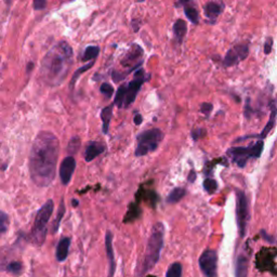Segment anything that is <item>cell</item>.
<instances>
[{
    "label": "cell",
    "instance_id": "6da1fadb",
    "mask_svg": "<svg viewBox=\"0 0 277 277\" xmlns=\"http://www.w3.org/2000/svg\"><path fill=\"white\" fill-rule=\"evenodd\" d=\"M60 152L59 138L50 131L39 132L29 153V175L39 187H47L56 179Z\"/></svg>",
    "mask_w": 277,
    "mask_h": 277
},
{
    "label": "cell",
    "instance_id": "7a4b0ae2",
    "mask_svg": "<svg viewBox=\"0 0 277 277\" xmlns=\"http://www.w3.org/2000/svg\"><path fill=\"white\" fill-rule=\"evenodd\" d=\"M73 48L66 41H60L43 57L40 75L49 86L57 87L65 80L73 64Z\"/></svg>",
    "mask_w": 277,
    "mask_h": 277
},
{
    "label": "cell",
    "instance_id": "3957f363",
    "mask_svg": "<svg viewBox=\"0 0 277 277\" xmlns=\"http://www.w3.org/2000/svg\"><path fill=\"white\" fill-rule=\"evenodd\" d=\"M164 224H162L161 222H157V223L153 226L150 238L147 240L144 258L141 261V263L138 265V269L136 271L137 277L144 276L158 263L161 250L164 248Z\"/></svg>",
    "mask_w": 277,
    "mask_h": 277
},
{
    "label": "cell",
    "instance_id": "277c9868",
    "mask_svg": "<svg viewBox=\"0 0 277 277\" xmlns=\"http://www.w3.org/2000/svg\"><path fill=\"white\" fill-rule=\"evenodd\" d=\"M148 77L143 68L137 69L132 80L125 85H121L116 92L114 104L118 108H127L136 101L138 91L141 90L143 83L148 80Z\"/></svg>",
    "mask_w": 277,
    "mask_h": 277
},
{
    "label": "cell",
    "instance_id": "5b68a950",
    "mask_svg": "<svg viewBox=\"0 0 277 277\" xmlns=\"http://www.w3.org/2000/svg\"><path fill=\"white\" fill-rule=\"evenodd\" d=\"M54 210V201L52 199H48L41 206L40 209L37 211V215L35 217V221L31 231V240L33 244L37 246H41L47 237L48 223L50 221Z\"/></svg>",
    "mask_w": 277,
    "mask_h": 277
},
{
    "label": "cell",
    "instance_id": "8992f818",
    "mask_svg": "<svg viewBox=\"0 0 277 277\" xmlns=\"http://www.w3.org/2000/svg\"><path fill=\"white\" fill-rule=\"evenodd\" d=\"M164 137V132L160 129H157V128H153V129L141 132L137 138L138 144L135 155L137 157H141L155 152Z\"/></svg>",
    "mask_w": 277,
    "mask_h": 277
},
{
    "label": "cell",
    "instance_id": "52a82bcc",
    "mask_svg": "<svg viewBox=\"0 0 277 277\" xmlns=\"http://www.w3.org/2000/svg\"><path fill=\"white\" fill-rule=\"evenodd\" d=\"M262 150H263V142L259 141L255 143V144L246 147H232L227 151V155L232 158V160L239 168H244L250 158H259Z\"/></svg>",
    "mask_w": 277,
    "mask_h": 277
},
{
    "label": "cell",
    "instance_id": "ba28073f",
    "mask_svg": "<svg viewBox=\"0 0 277 277\" xmlns=\"http://www.w3.org/2000/svg\"><path fill=\"white\" fill-rule=\"evenodd\" d=\"M236 221L238 225L239 236L244 238L249 221V206L246 194L240 190H236Z\"/></svg>",
    "mask_w": 277,
    "mask_h": 277
},
{
    "label": "cell",
    "instance_id": "9c48e42d",
    "mask_svg": "<svg viewBox=\"0 0 277 277\" xmlns=\"http://www.w3.org/2000/svg\"><path fill=\"white\" fill-rule=\"evenodd\" d=\"M198 265L206 277H218V252L215 249H206L199 257Z\"/></svg>",
    "mask_w": 277,
    "mask_h": 277
},
{
    "label": "cell",
    "instance_id": "30bf717a",
    "mask_svg": "<svg viewBox=\"0 0 277 277\" xmlns=\"http://www.w3.org/2000/svg\"><path fill=\"white\" fill-rule=\"evenodd\" d=\"M248 53H249L248 44L245 43L236 44V46L231 48L230 50L226 52L225 58L223 60L224 66L231 67L236 65V64H238L240 61L245 60V59L248 57Z\"/></svg>",
    "mask_w": 277,
    "mask_h": 277
},
{
    "label": "cell",
    "instance_id": "8fae6325",
    "mask_svg": "<svg viewBox=\"0 0 277 277\" xmlns=\"http://www.w3.org/2000/svg\"><path fill=\"white\" fill-rule=\"evenodd\" d=\"M143 56V49L138 46L137 43H133L131 44V47L128 52L125 54V57H123L120 63L122 66L125 67H130L131 71L136 68H138V66H141L142 63H138V61H141Z\"/></svg>",
    "mask_w": 277,
    "mask_h": 277
},
{
    "label": "cell",
    "instance_id": "7c38bea8",
    "mask_svg": "<svg viewBox=\"0 0 277 277\" xmlns=\"http://www.w3.org/2000/svg\"><path fill=\"white\" fill-rule=\"evenodd\" d=\"M75 169H76L75 158L73 156H66L64 158L63 161L61 162L60 170H59V173H60V179L63 185L69 184V182L72 181L74 172H75Z\"/></svg>",
    "mask_w": 277,
    "mask_h": 277
},
{
    "label": "cell",
    "instance_id": "4fadbf2b",
    "mask_svg": "<svg viewBox=\"0 0 277 277\" xmlns=\"http://www.w3.org/2000/svg\"><path fill=\"white\" fill-rule=\"evenodd\" d=\"M105 251L108 260L107 277H114L116 272V263H115V255H114V248H113V234L111 231H107L105 234Z\"/></svg>",
    "mask_w": 277,
    "mask_h": 277
},
{
    "label": "cell",
    "instance_id": "5bb4252c",
    "mask_svg": "<svg viewBox=\"0 0 277 277\" xmlns=\"http://www.w3.org/2000/svg\"><path fill=\"white\" fill-rule=\"evenodd\" d=\"M224 9L223 2H217V1H209L204 6V13L208 21L210 23H215L217 21L218 17L220 16Z\"/></svg>",
    "mask_w": 277,
    "mask_h": 277
},
{
    "label": "cell",
    "instance_id": "9a60e30c",
    "mask_svg": "<svg viewBox=\"0 0 277 277\" xmlns=\"http://www.w3.org/2000/svg\"><path fill=\"white\" fill-rule=\"evenodd\" d=\"M248 266H249V257L245 252L236 257L235 260V277H248Z\"/></svg>",
    "mask_w": 277,
    "mask_h": 277
},
{
    "label": "cell",
    "instance_id": "2e32d148",
    "mask_svg": "<svg viewBox=\"0 0 277 277\" xmlns=\"http://www.w3.org/2000/svg\"><path fill=\"white\" fill-rule=\"evenodd\" d=\"M106 150V146L104 143L101 142H89V144L86 147L85 151V160L90 162L93 159H96L98 156L103 154Z\"/></svg>",
    "mask_w": 277,
    "mask_h": 277
},
{
    "label": "cell",
    "instance_id": "e0dca14e",
    "mask_svg": "<svg viewBox=\"0 0 277 277\" xmlns=\"http://www.w3.org/2000/svg\"><path fill=\"white\" fill-rule=\"evenodd\" d=\"M72 238L71 237H63L58 242L57 251H56V258L59 262H64L68 257L69 247H71Z\"/></svg>",
    "mask_w": 277,
    "mask_h": 277
},
{
    "label": "cell",
    "instance_id": "ac0fdd59",
    "mask_svg": "<svg viewBox=\"0 0 277 277\" xmlns=\"http://www.w3.org/2000/svg\"><path fill=\"white\" fill-rule=\"evenodd\" d=\"M172 29H173V35H175V41L178 44H182L187 32L186 22L182 19H178L177 21L173 23Z\"/></svg>",
    "mask_w": 277,
    "mask_h": 277
},
{
    "label": "cell",
    "instance_id": "d6986e66",
    "mask_svg": "<svg viewBox=\"0 0 277 277\" xmlns=\"http://www.w3.org/2000/svg\"><path fill=\"white\" fill-rule=\"evenodd\" d=\"M178 4H181V6H183L185 16L187 19L190 20L191 23L194 24V25H197V24L199 23V13H198V10H197L196 7L194 6V3L191 1H181Z\"/></svg>",
    "mask_w": 277,
    "mask_h": 277
},
{
    "label": "cell",
    "instance_id": "ffe728a7",
    "mask_svg": "<svg viewBox=\"0 0 277 277\" xmlns=\"http://www.w3.org/2000/svg\"><path fill=\"white\" fill-rule=\"evenodd\" d=\"M115 104H110L108 106L102 108L101 111V119H102V131L104 135H107L110 129V123L113 117V110Z\"/></svg>",
    "mask_w": 277,
    "mask_h": 277
},
{
    "label": "cell",
    "instance_id": "44dd1931",
    "mask_svg": "<svg viewBox=\"0 0 277 277\" xmlns=\"http://www.w3.org/2000/svg\"><path fill=\"white\" fill-rule=\"evenodd\" d=\"M185 195L186 190L184 187H176V189H173L169 193V195L167 196V202L168 204H177V202H179Z\"/></svg>",
    "mask_w": 277,
    "mask_h": 277
},
{
    "label": "cell",
    "instance_id": "7402d4cb",
    "mask_svg": "<svg viewBox=\"0 0 277 277\" xmlns=\"http://www.w3.org/2000/svg\"><path fill=\"white\" fill-rule=\"evenodd\" d=\"M64 215H65V202L62 199L60 202V206H59V210H58V215L57 218L54 219L53 223H52V233L56 234L57 232L59 231V227L61 225V221L63 219Z\"/></svg>",
    "mask_w": 277,
    "mask_h": 277
},
{
    "label": "cell",
    "instance_id": "603a6c76",
    "mask_svg": "<svg viewBox=\"0 0 277 277\" xmlns=\"http://www.w3.org/2000/svg\"><path fill=\"white\" fill-rule=\"evenodd\" d=\"M99 52H100V48L98 46H89L85 49L82 54V61L87 62V61H91V60H96L99 56ZM92 62V61H91Z\"/></svg>",
    "mask_w": 277,
    "mask_h": 277
},
{
    "label": "cell",
    "instance_id": "cb8c5ba5",
    "mask_svg": "<svg viewBox=\"0 0 277 277\" xmlns=\"http://www.w3.org/2000/svg\"><path fill=\"white\" fill-rule=\"evenodd\" d=\"M141 211L138 209V207L137 204H130L129 205V210H128L127 215L125 217V219H123V222L125 223H128V222H133L135 220H137L138 217H140Z\"/></svg>",
    "mask_w": 277,
    "mask_h": 277
},
{
    "label": "cell",
    "instance_id": "d4e9b609",
    "mask_svg": "<svg viewBox=\"0 0 277 277\" xmlns=\"http://www.w3.org/2000/svg\"><path fill=\"white\" fill-rule=\"evenodd\" d=\"M93 65H95V61H92V62H90V63L86 64V65L81 66L80 68H78L75 73H74V75H73V77H72V79H71V82H69V87H71L72 90L74 89V87H75V83H76V81H77V79L79 78V76H80L81 74H83L85 72L89 71V69H90Z\"/></svg>",
    "mask_w": 277,
    "mask_h": 277
},
{
    "label": "cell",
    "instance_id": "484cf974",
    "mask_svg": "<svg viewBox=\"0 0 277 277\" xmlns=\"http://www.w3.org/2000/svg\"><path fill=\"white\" fill-rule=\"evenodd\" d=\"M183 266L180 262H173L167 270L166 277H182Z\"/></svg>",
    "mask_w": 277,
    "mask_h": 277
},
{
    "label": "cell",
    "instance_id": "4316f807",
    "mask_svg": "<svg viewBox=\"0 0 277 277\" xmlns=\"http://www.w3.org/2000/svg\"><path fill=\"white\" fill-rule=\"evenodd\" d=\"M6 271L10 274L19 276V275L22 274L23 265H22V263L20 261H11V262H10V263L7 264Z\"/></svg>",
    "mask_w": 277,
    "mask_h": 277
},
{
    "label": "cell",
    "instance_id": "83f0119b",
    "mask_svg": "<svg viewBox=\"0 0 277 277\" xmlns=\"http://www.w3.org/2000/svg\"><path fill=\"white\" fill-rule=\"evenodd\" d=\"M81 145V142H80V138L79 137H73L71 138V141L68 142V145H67V152L69 154L74 155L76 154V153L79 151V148H80Z\"/></svg>",
    "mask_w": 277,
    "mask_h": 277
},
{
    "label": "cell",
    "instance_id": "f1b7e54d",
    "mask_svg": "<svg viewBox=\"0 0 277 277\" xmlns=\"http://www.w3.org/2000/svg\"><path fill=\"white\" fill-rule=\"evenodd\" d=\"M202 186H204V189L208 194H214L218 189V183L214 179H206L204 181V184H202Z\"/></svg>",
    "mask_w": 277,
    "mask_h": 277
},
{
    "label": "cell",
    "instance_id": "f546056e",
    "mask_svg": "<svg viewBox=\"0 0 277 277\" xmlns=\"http://www.w3.org/2000/svg\"><path fill=\"white\" fill-rule=\"evenodd\" d=\"M275 119H276V110L274 108V111L272 112V115H271V118H270V120L269 122L266 123V126L265 128L263 129V131H262V135H261V138H264L266 136H268V133L272 130V127L274 126V123H275Z\"/></svg>",
    "mask_w": 277,
    "mask_h": 277
},
{
    "label": "cell",
    "instance_id": "4dcf8cb0",
    "mask_svg": "<svg viewBox=\"0 0 277 277\" xmlns=\"http://www.w3.org/2000/svg\"><path fill=\"white\" fill-rule=\"evenodd\" d=\"M9 227V217L4 211L0 212V232L4 234L8 231Z\"/></svg>",
    "mask_w": 277,
    "mask_h": 277
},
{
    "label": "cell",
    "instance_id": "1f68e13d",
    "mask_svg": "<svg viewBox=\"0 0 277 277\" xmlns=\"http://www.w3.org/2000/svg\"><path fill=\"white\" fill-rule=\"evenodd\" d=\"M100 91L103 96H105L106 99H111L114 93V88L112 87V85H110V83L104 82L100 87Z\"/></svg>",
    "mask_w": 277,
    "mask_h": 277
},
{
    "label": "cell",
    "instance_id": "d6a6232c",
    "mask_svg": "<svg viewBox=\"0 0 277 277\" xmlns=\"http://www.w3.org/2000/svg\"><path fill=\"white\" fill-rule=\"evenodd\" d=\"M214 110V105L211 103H202L200 105V113L204 114L206 117H208Z\"/></svg>",
    "mask_w": 277,
    "mask_h": 277
},
{
    "label": "cell",
    "instance_id": "836d02e7",
    "mask_svg": "<svg viewBox=\"0 0 277 277\" xmlns=\"http://www.w3.org/2000/svg\"><path fill=\"white\" fill-rule=\"evenodd\" d=\"M191 136L193 138V140L197 141L198 138H204L206 136V131L205 129H201V128H199V129H194V130H192Z\"/></svg>",
    "mask_w": 277,
    "mask_h": 277
},
{
    "label": "cell",
    "instance_id": "e575fe53",
    "mask_svg": "<svg viewBox=\"0 0 277 277\" xmlns=\"http://www.w3.org/2000/svg\"><path fill=\"white\" fill-rule=\"evenodd\" d=\"M33 6H34L35 10H42V9L46 8L47 1H46V0H35Z\"/></svg>",
    "mask_w": 277,
    "mask_h": 277
},
{
    "label": "cell",
    "instance_id": "d590c367",
    "mask_svg": "<svg viewBox=\"0 0 277 277\" xmlns=\"http://www.w3.org/2000/svg\"><path fill=\"white\" fill-rule=\"evenodd\" d=\"M133 120H135V123H136L137 126L141 125L142 121H143V117H142L141 114H140V113H138V112H136V115H135V118H133Z\"/></svg>",
    "mask_w": 277,
    "mask_h": 277
},
{
    "label": "cell",
    "instance_id": "8d00e7d4",
    "mask_svg": "<svg viewBox=\"0 0 277 277\" xmlns=\"http://www.w3.org/2000/svg\"><path fill=\"white\" fill-rule=\"evenodd\" d=\"M196 173H195V171L194 170H192V171H190V175H189V177H187V181L189 182H191V183H194L195 182V180H196Z\"/></svg>",
    "mask_w": 277,
    "mask_h": 277
},
{
    "label": "cell",
    "instance_id": "74e56055",
    "mask_svg": "<svg viewBox=\"0 0 277 277\" xmlns=\"http://www.w3.org/2000/svg\"><path fill=\"white\" fill-rule=\"evenodd\" d=\"M271 49H272V43H271V39H269L266 43L264 44V52L266 54H269L271 52Z\"/></svg>",
    "mask_w": 277,
    "mask_h": 277
},
{
    "label": "cell",
    "instance_id": "f35d334b",
    "mask_svg": "<svg viewBox=\"0 0 277 277\" xmlns=\"http://www.w3.org/2000/svg\"><path fill=\"white\" fill-rule=\"evenodd\" d=\"M72 205H73V207H77L79 205V201L77 199H73L72 200Z\"/></svg>",
    "mask_w": 277,
    "mask_h": 277
},
{
    "label": "cell",
    "instance_id": "ab89813d",
    "mask_svg": "<svg viewBox=\"0 0 277 277\" xmlns=\"http://www.w3.org/2000/svg\"><path fill=\"white\" fill-rule=\"evenodd\" d=\"M32 67H33V63H28V66H27V72H31V71H32Z\"/></svg>",
    "mask_w": 277,
    "mask_h": 277
},
{
    "label": "cell",
    "instance_id": "60d3db41",
    "mask_svg": "<svg viewBox=\"0 0 277 277\" xmlns=\"http://www.w3.org/2000/svg\"><path fill=\"white\" fill-rule=\"evenodd\" d=\"M146 277H156V276H154V275H150V274H148V275H147Z\"/></svg>",
    "mask_w": 277,
    "mask_h": 277
}]
</instances>
